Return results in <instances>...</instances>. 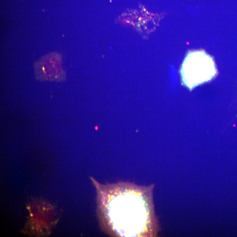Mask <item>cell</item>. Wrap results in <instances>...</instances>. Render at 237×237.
Listing matches in <instances>:
<instances>
[{
    "instance_id": "cell-1",
    "label": "cell",
    "mask_w": 237,
    "mask_h": 237,
    "mask_svg": "<svg viewBox=\"0 0 237 237\" xmlns=\"http://www.w3.org/2000/svg\"><path fill=\"white\" fill-rule=\"evenodd\" d=\"M101 227L112 236L156 237L160 231L153 199L154 184L139 186L95 181Z\"/></svg>"
},
{
    "instance_id": "cell-2",
    "label": "cell",
    "mask_w": 237,
    "mask_h": 237,
    "mask_svg": "<svg viewBox=\"0 0 237 237\" xmlns=\"http://www.w3.org/2000/svg\"><path fill=\"white\" fill-rule=\"evenodd\" d=\"M217 73L214 59L203 51L188 53L181 69L183 82L191 90L211 80Z\"/></svg>"
},
{
    "instance_id": "cell-3",
    "label": "cell",
    "mask_w": 237,
    "mask_h": 237,
    "mask_svg": "<svg viewBox=\"0 0 237 237\" xmlns=\"http://www.w3.org/2000/svg\"><path fill=\"white\" fill-rule=\"evenodd\" d=\"M61 55L53 52L41 58L35 64L37 77L43 80L62 81L65 79L61 67Z\"/></svg>"
}]
</instances>
